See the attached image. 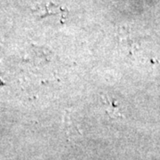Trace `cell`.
Returning a JSON list of instances; mask_svg holds the SVG:
<instances>
[{
    "instance_id": "1",
    "label": "cell",
    "mask_w": 160,
    "mask_h": 160,
    "mask_svg": "<svg viewBox=\"0 0 160 160\" xmlns=\"http://www.w3.org/2000/svg\"><path fill=\"white\" fill-rule=\"evenodd\" d=\"M103 102L105 105L106 112L111 118H124V108L118 102V101L109 95L103 96Z\"/></svg>"
},
{
    "instance_id": "2",
    "label": "cell",
    "mask_w": 160,
    "mask_h": 160,
    "mask_svg": "<svg viewBox=\"0 0 160 160\" xmlns=\"http://www.w3.org/2000/svg\"><path fill=\"white\" fill-rule=\"evenodd\" d=\"M34 14L37 17L46 18L48 16H53V15H62L65 13V10L62 9L60 6H57L52 3H47L44 4L43 6H40L37 7L35 10H33Z\"/></svg>"
},
{
    "instance_id": "3",
    "label": "cell",
    "mask_w": 160,
    "mask_h": 160,
    "mask_svg": "<svg viewBox=\"0 0 160 160\" xmlns=\"http://www.w3.org/2000/svg\"><path fill=\"white\" fill-rule=\"evenodd\" d=\"M63 124H64V127L66 129V132L69 134H71L73 136H77V135H79L81 133L80 124L75 114L67 112V114L65 115V118L63 119Z\"/></svg>"
}]
</instances>
